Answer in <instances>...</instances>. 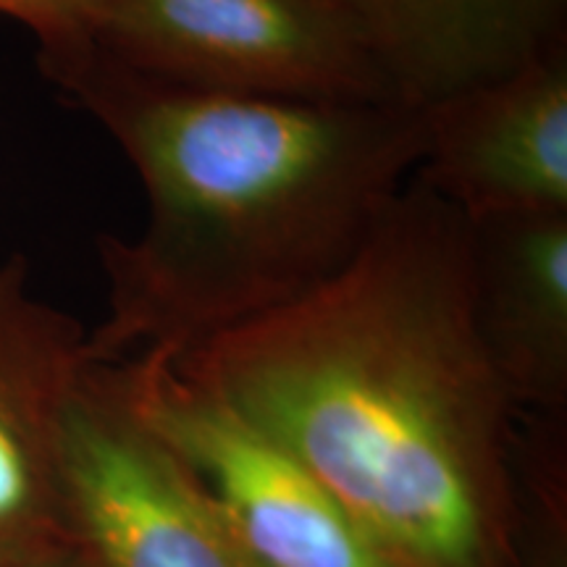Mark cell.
<instances>
[{
	"label": "cell",
	"mask_w": 567,
	"mask_h": 567,
	"mask_svg": "<svg viewBox=\"0 0 567 567\" xmlns=\"http://www.w3.org/2000/svg\"><path fill=\"white\" fill-rule=\"evenodd\" d=\"M174 363L392 567H520V413L478 331L471 224L415 174L342 271Z\"/></svg>",
	"instance_id": "cell-1"
},
{
	"label": "cell",
	"mask_w": 567,
	"mask_h": 567,
	"mask_svg": "<svg viewBox=\"0 0 567 567\" xmlns=\"http://www.w3.org/2000/svg\"><path fill=\"white\" fill-rule=\"evenodd\" d=\"M38 63L122 147L147 197L137 237L97 239V363L176 360L313 292L358 255L423 155V113L394 103L189 90L97 42Z\"/></svg>",
	"instance_id": "cell-2"
},
{
	"label": "cell",
	"mask_w": 567,
	"mask_h": 567,
	"mask_svg": "<svg viewBox=\"0 0 567 567\" xmlns=\"http://www.w3.org/2000/svg\"><path fill=\"white\" fill-rule=\"evenodd\" d=\"M97 45L140 74L189 90L394 103L334 0H113Z\"/></svg>",
	"instance_id": "cell-3"
},
{
	"label": "cell",
	"mask_w": 567,
	"mask_h": 567,
	"mask_svg": "<svg viewBox=\"0 0 567 567\" xmlns=\"http://www.w3.org/2000/svg\"><path fill=\"white\" fill-rule=\"evenodd\" d=\"M63 515L82 567H252L189 465L92 360L63 429Z\"/></svg>",
	"instance_id": "cell-4"
},
{
	"label": "cell",
	"mask_w": 567,
	"mask_h": 567,
	"mask_svg": "<svg viewBox=\"0 0 567 567\" xmlns=\"http://www.w3.org/2000/svg\"><path fill=\"white\" fill-rule=\"evenodd\" d=\"M118 363L134 405L189 465L252 567H392L308 467L174 358Z\"/></svg>",
	"instance_id": "cell-5"
},
{
	"label": "cell",
	"mask_w": 567,
	"mask_h": 567,
	"mask_svg": "<svg viewBox=\"0 0 567 567\" xmlns=\"http://www.w3.org/2000/svg\"><path fill=\"white\" fill-rule=\"evenodd\" d=\"M92 363L87 331L40 300L30 264H0V563L71 557L63 429Z\"/></svg>",
	"instance_id": "cell-6"
},
{
	"label": "cell",
	"mask_w": 567,
	"mask_h": 567,
	"mask_svg": "<svg viewBox=\"0 0 567 567\" xmlns=\"http://www.w3.org/2000/svg\"><path fill=\"white\" fill-rule=\"evenodd\" d=\"M421 113L415 176L467 221L567 210V48Z\"/></svg>",
	"instance_id": "cell-7"
},
{
	"label": "cell",
	"mask_w": 567,
	"mask_h": 567,
	"mask_svg": "<svg viewBox=\"0 0 567 567\" xmlns=\"http://www.w3.org/2000/svg\"><path fill=\"white\" fill-rule=\"evenodd\" d=\"M410 111L567 48V0H334Z\"/></svg>",
	"instance_id": "cell-8"
},
{
	"label": "cell",
	"mask_w": 567,
	"mask_h": 567,
	"mask_svg": "<svg viewBox=\"0 0 567 567\" xmlns=\"http://www.w3.org/2000/svg\"><path fill=\"white\" fill-rule=\"evenodd\" d=\"M471 224L473 302L520 415L567 410V210Z\"/></svg>",
	"instance_id": "cell-9"
},
{
	"label": "cell",
	"mask_w": 567,
	"mask_h": 567,
	"mask_svg": "<svg viewBox=\"0 0 567 567\" xmlns=\"http://www.w3.org/2000/svg\"><path fill=\"white\" fill-rule=\"evenodd\" d=\"M517 429L520 567H567L565 415H523Z\"/></svg>",
	"instance_id": "cell-10"
},
{
	"label": "cell",
	"mask_w": 567,
	"mask_h": 567,
	"mask_svg": "<svg viewBox=\"0 0 567 567\" xmlns=\"http://www.w3.org/2000/svg\"><path fill=\"white\" fill-rule=\"evenodd\" d=\"M113 0H0V17L17 19L38 38V59L97 42Z\"/></svg>",
	"instance_id": "cell-11"
},
{
	"label": "cell",
	"mask_w": 567,
	"mask_h": 567,
	"mask_svg": "<svg viewBox=\"0 0 567 567\" xmlns=\"http://www.w3.org/2000/svg\"><path fill=\"white\" fill-rule=\"evenodd\" d=\"M0 567H82L74 557L55 559H19V563H0Z\"/></svg>",
	"instance_id": "cell-12"
}]
</instances>
